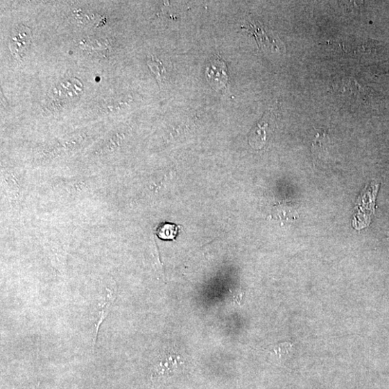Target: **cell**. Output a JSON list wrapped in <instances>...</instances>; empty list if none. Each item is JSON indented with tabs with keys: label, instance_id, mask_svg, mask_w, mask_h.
<instances>
[{
	"label": "cell",
	"instance_id": "3957f363",
	"mask_svg": "<svg viewBox=\"0 0 389 389\" xmlns=\"http://www.w3.org/2000/svg\"><path fill=\"white\" fill-rule=\"evenodd\" d=\"M183 362L181 357L175 354H164L158 360L155 368L157 376L171 375L182 368Z\"/></svg>",
	"mask_w": 389,
	"mask_h": 389
},
{
	"label": "cell",
	"instance_id": "8992f818",
	"mask_svg": "<svg viewBox=\"0 0 389 389\" xmlns=\"http://www.w3.org/2000/svg\"><path fill=\"white\" fill-rule=\"evenodd\" d=\"M151 71L159 83H161L165 79V68L162 63L154 57L147 62Z\"/></svg>",
	"mask_w": 389,
	"mask_h": 389
},
{
	"label": "cell",
	"instance_id": "7a4b0ae2",
	"mask_svg": "<svg viewBox=\"0 0 389 389\" xmlns=\"http://www.w3.org/2000/svg\"><path fill=\"white\" fill-rule=\"evenodd\" d=\"M32 41L31 30L21 24L12 31L9 40V49L13 57L21 60L26 53Z\"/></svg>",
	"mask_w": 389,
	"mask_h": 389
},
{
	"label": "cell",
	"instance_id": "6da1fadb",
	"mask_svg": "<svg viewBox=\"0 0 389 389\" xmlns=\"http://www.w3.org/2000/svg\"><path fill=\"white\" fill-rule=\"evenodd\" d=\"M205 75L211 86L216 90H223L229 82L226 62L218 55H214L208 62Z\"/></svg>",
	"mask_w": 389,
	"mask_h": 389
},
{
	"label": "cell",
	"instance_id": "5b68a950",
	"mask_svg": "<svg viewBox=\"0 0 389 389\" xmlns=\"http://www.w3.org/2000/svg\"><path fill=\"white\" fill-rule=\"evenodd\" d=\"M180 229V227L178 225L169 223V222H162L157 227L155 234L162 240H175L178 235Z\"/></svg>",
	"mask_w": 389,
	"mask_h": 389
},
{
	"label": "cell",
	"instance_id": "52a82bcc",
	"mask_svg": "<svg viewBox=\"0 0 389 389\" xmlns=\"http://www.w3.org/2000/svg\"><path fill=\"white\" fill-rule=\"evenodd\" d=\"M293 344L291 343H283L276 345L271 350V353L276 358H287L291 352Z\"/></svg>",
	"mask_w": 389,
	"mask_h": 389
},
{
	"label": "cell",
	"instance_id": "277c9868",
	"mask_svg": "<svg viewBox=\"0 0 389 389\" xmlns=\"http://www.w3.org/2000/svg\"><path fill=\"white\" fill-rule=\"evenodd\" d=\"M252 130L249 136V144L254 150H261L266 144V128L268 127V123L265 117Z\"/></svg>",
	"mask_w": 389,
	"mask_h": 389
}]
</instances>
